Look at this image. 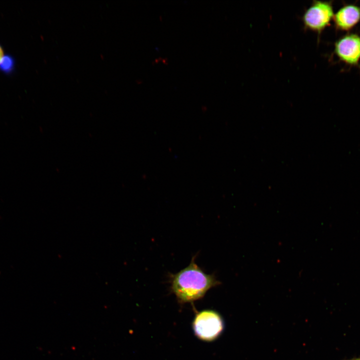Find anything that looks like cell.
<instances>
[{
	"mask_svg": "<svg viewBox=\"0 0 360 360\" xmlns=\"http://www.w3.org/2000/svg\"><path fill=\"white\" fill-rule=\"evenodd\" d=\"M360 360V358L354 359V360Z\"/></svg>",
	"mask_w": 360,
	"mask_h": 360,
	"instance_id": "8",
	"label": "cell"
},
{
	"mask_svg": "<svg viewBox=\"0 0 360 360\" xmlns=\"http://www.w3.org/2000/svg\"><path fill=\"white\" fill-rule=\"evenodd\" d=\"M334 16L331 2L314 1L304 12L302 20L304 28L320 34L330 24Z\"/></svg>",
	"mask_w": 360,
	"mask_h": 360,
	"instance_id": "2",
	"label": "cell"
},
{
	"mask_svg": "<svg viewBox=\"0 0 360 360\" xmlns=\"http://www.w3.org/2000/svg\"><path fill=\"white\" fill-rule=\"evenodd\" d=\"M333 20L336 28L342 30H350L360 21V6L346 5L334 14Z\"/></svg>",
	"mask_w": 360,
	"mask_h": 360,
	"instance_id": "5",
	"label": "cell"
},
{
	"mask_svg": "<svg viewBox=\"0 0 360 360\" xmlns=\"http://www.w3.org/2000/svg\"><path fill=\"white\" fill-rule=\"evenodd\" d=\"M14 66V62L12 56H4L0 62V70L4 73L11 72Z\"/></svg>",
	"mask_w": 360,
	"mask_h": 360,
	"instance_id": "6",
	"label": "cell"
},
{
	"mask_svg": "<svg viewBox=\"0 0 360 360\" xmlns=\"http://www.w3.org/2000/svg\"><path fill=\"white\" fill-rule=\"evenodd\" d=\"M195 258L188 266L170 276L171 290L182 304L200 299L209 290L220 284L214 274H206L198 266Z\"/></svg>",
	"mask_w": 360,
	"mask_h": 360,
	"instance_id": "1",
	"label": "cell"
},
{
	"mask_svg": "<svg viewBox=\"0 0 360 360\" xmlns=\"http://www.w3.org/2000/svg\"><path fill=\"white\" fill-rule=\"evenodd\" d=\"M192 327L196 336L200 339L212 341L220 335L224 328V323L218 312L204 310L196 314Z\"/></svg>",
	"mask_w": 360,
	"mask_h": 360,
	"instance_id": "3",
	"label": "cell"
},
{
	"mask_svg": "<svg viewBox=\"0 0 360 360\" xmlns=\"http://www.w3.org/2000/svg\"><path fill=\"white\" fill-rule=\"evenodd\" d=\"M334 52L345 64L357 65L360 60V36L349 34L340 38L334 44Z\"/></svg>",
	"mask_w": 360,
	"mask_h": 360,
	"instance_id": "4",
	"label": "cell"
},
{
	"mask_svg": "<svg viewBox=\"0 0 360 360\" xmlns=\"http://www.w3.org/2000/svg\"><path fill=\"white\" fill-rule=\"evenodd\" d=\"M3 56H4V51H3L2 48L0 46V60H2V58L3 57Z\"/></svg>",
	"mask_w": 360,
	"mask_h": 360,
	"instance_id": "7",
	"label": "cell"
}]
</instances>
